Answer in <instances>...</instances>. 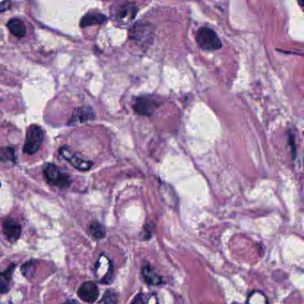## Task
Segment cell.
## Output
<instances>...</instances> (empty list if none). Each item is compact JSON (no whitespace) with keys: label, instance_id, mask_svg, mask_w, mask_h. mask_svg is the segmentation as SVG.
<instances>
[{"label":"cell","instance_id":"obj_18","mask_svg":"<svg viewBox=\"0 0 304 304\" xmlns=\"http://www.w3.org/2000/svg\"><path fill=\"white\" fill-rule=\"evenodd\" d=\"M0 160L5 162H15L14 149L11 147L0 149Z\"/></svg>","mask_w":304,"mask_h":304},{"label":"cell","instance_id":"obj_22","mask_svg":"<svg viewBox=\"0 0 304 304\" xmlns=\"http://www.w3.org/2000/svg\"><path fill=\"white\" fill-rule=\"evenodd\" d=\"M289 145H292V152H293V158H295V146H294V138L292 134L289 135Z\"/></svg>","mask_w":304,"mask_h":304},{"label":"cell","instance_id":"obj_23","mask_svg":"<svg viewBox=\"0 0 304 304\" xmlns=\"http://www.w3.org/2000/svg\"><path fill=\"white\" fill-rule=\"evenodd\" d=\"M64 304H80L79 303L78 301H76V300H68L67 301H65Z\"/></svg>","mask_w":304,"mask_h":304},{"label":"cell","instance_id":"obj_2","mask_svg":"<svg viewBox=\"0 0 304 304\" xmlns=\"http://www.w3.org/2000/svg\"><path fill=\"white\" fill-rule=\"evenodd\" d=\"M44 176L48 184L53 186H58L64 189L71 186V179L66 173H63L53 163H48L45 166Z\"/></svg>","mask_w":304,"mask_h":304},{"label":"cell","instance_id":"obj_16","mask_svg":"<svg viewBox=\"0 0 304 304\" xmlns=\"http://www.w3.org/2000/svg\"><path fill=\"white\" fill-rule=\"evenodd\" d=\"M37 260H31L25 262L24 265H22L21 271L24 277L27 278H32L35 276L36 270H37Z\"/></svg>","mask_w":304,"mask_h":304},{"label":"cell","instance_id":"obj_6","mask_svg":"<svg viewBox=\"0 0 304 304\" xmlns=\"http://www.w3.org/2000/svg\"><path fill=\"white\" fill-rule=\"evenodd\" d=\"M153 35V29L150 24L145 22L136 23L129 31V37L134 41L140 42H148L151 41Z\"/></svg>","mask_w":304,"mask_h":304},{"label":"cell","instance_id":"obj_15","mask_svg":"<svg viewBox=\"0 0 304 304\" xmlns=\"http://www.w3.org/2000/svg\"><path fill=\"white\" fill-rule=\"evenodd\" d=\"M246 304H269V300L262 292L254 290L248 295Z\"/></svg>","mask_w":304,"mask_h":304},{"label":"cell","instance_id":"obj_17","mask_svg":"<svg viewBox=\"0 0 304 304\" xmlns=\"http://www.w3.org/2000/svg\"><path fill=\"white\" fill-rule=\"evenodd\" d=\"M89 232L97 239H102L105 237V226L98 221H93L89 225Z\"/></svg>","mask_w":304,"mask_h":304},{"label":"cell","instance_id":"obj_13","mask_svg":"<svg viewBox=\"0 0 304 304\" xmlns=\"http://www.w3.org/2000/svg\"><path fill=\"white\" fill-rule=\"evenodd\" d=\"M107 20V17L105 14L99 13H90L82 17L81 21V26L82 28L88 27L96 24H104Z\"/></svg>","mask_w":304,"mask_h":304},{"label":"cell","instance_id":"obj_11","mask_svg":"<svg viewBox=\"0 0 304 304\" xmlns=\"http://www.w3.org/2000/svg\"><path fill=\"white\" fill-rule=\"evenodd\" d=\"M16 265L11 264L6 271L0 273V294H7L10 290L11 281Z\"/></svg>","mask_w":304,"mask_h":304},{"label":"cell","instance_id":"obj_14","mask_svg":"<svg viewBox=\"0 0 304 304\" xmlns=\"http://www.w3.org/2000/svg\"><path fill=\"white\" fill-rule=\"evenodd\" d=\"M143 277L145 278L146 284L150 286L159 284L162 283V277H160L156 271L153 270L152 267L148 263L145 264L142 267Z\"/></svg>","mask_w":304,"mask_h":304},{"label":"cell","instance_id":"obj_19","mask_svg":"<svg viewBox=\"0 0 304 304\" xmlns=\"http://www.w3.org/2000/svg\"><path fill=\"white\" fill-rule=\"evenodd\" d=\"M117 302V294L113 291L108 290L105 292L104 297L99 304H116Z\"/></svg>","mask_w":304,"mask_h":304},{"label":"cell","instance_id":"obj_5","mask_svg":"<svg viewBox=\"0 0 304 304\" xmlns=\"http://www.w3.org/2000/svg\"><path fill=\"white\" fill-rule=\"evenodd\" d=\"M59 156L61 158H64L65 161H67L71 166H73L75 169H79V170L87 172L88 169H91L92 166H93V162L91 161L83 159L77 154L71 152V150L66 146H63L60 148Z\"/></svg>","mask_w":304,"mask_h":304},{"label":"cell","instance_id":"obj_9","mask_svg":"<svg viewBox=\"0 0 304 304\" xmlns=\"http://www.w3.org/2000/svg\"><path fill=\"white\" fill-rule=\"evenodd\" d=\"M78 296L85 302L94 303L99 296L98 286L92 281L84 282L79 288Z\"/></svg>","mask_w":304,"mask_h":304},{"label":"cell","instance_id":"obj_12","mask_svg":"<svg viewBox=\"0 0 304 304\" xmlns=\"http://www.w3.org/2000/svg\"><path fill=\"white\" fill-rule=\"evenodd\" d=\"M7 27L9 29L11 33L17 37H24L27 32L24 22L18 18H13L8 21Z\"/></svg>","mask_w":304,"mask_h":304},{"label":"cell","instance_id":"obj_7","mask_svg":"<svg viewBox=\"0 0 304 304\" xmlns=\"http://www.w3.org/2000/svg\"><path fill=\"white\" fill-rule=\"evenodd\" d=\"M138 11L139 9L133 4L126 3L121 5L115 12L116 20L123 25L130 24L137 16Z\"/></svg>","mask_w":304,"mask_h":304},{"label":"cell","instance_id":"obj_21","mask_svg":"<svg viewBox=\"0 0 304 304\" xmlns=\"http://www.w3.org/2000/svg\"><path fill=\"white\" fill-rule=\"evenodd\" d=\"M131 304H146L145 303V300H144V296L142 294H139L135 298L134 300L132 301Z\"/></svg>","mask_w":304,"mask_h":304},{"label":"cell","instance_id":"obj_3","mask_svg":"<svg viewBox=\"0 0 304 304\" xmlns=\"http://www.w3.org/2000/svg\"><path fill=\"white\" fill-rule=\"evenodd\" d=\"M162 105V102L154 96H141L135 98L132 108L139 115L151 116L155 115Z\"/></svg>","mask_w":304,"mask_h":304},{"label":"cell","instance_id":"obj_20","mask_svg":"<svg viewBox=\"0 0 304 304\" xmlns=\"http://www.w3.org/2000/svg\"><path fill=\"white\" fill-rule=\"evenodd\" d=\"M11 7L10 1H0V13L8 10Z\"/></svg>","mask_w":304,"mask_h":304},{"label":"cell","instance_id":"obj_1","mask_svg":"<svg viewBox=\"0 0 304 304\" xmlns=\"http://www.w3.org/2000/svg\"><path fill=\"white\" fill-rule=\"evenodd\" d=\"M196 42L203 50L215 51L222 48V43L216 32L209 27L200 28L196 33Z\"/></svg>","mask_w":304,"mask_h":304},{"label":"cell","instance_id":"obj_10","mask_svg":"<svg viewBox=\"0 0 304 304\" xmlns=\"http://www.w3.org/2000/svg\"><path fill=\"white\" fill-rule=\"evenodd\" d=\"M3 232L7 240L11 243H15L20 238L22 226L16 220L7 218L3 221Z\"/></svg>","mask_w":304,"mask_h":304},{"label":"cell","instance_id":"obj_8","mask_svg":"<svg viewBox=\"0 0 304 304\" xmlns=\"http://www.w3.org/2000/svg\"><path fill=\"white\" fill-rule=\"evenodd\" d=\"M95 118V112L90 106H81V107L74 109L71 118L68 121V124L69 125H77V124L89 122Z\"/></svg>","mask_w":304,"mask_h":304},{"label":"cell","instance_id":"obj_4","mask_svg":"<svg viewBox=\"0 0 304 304\" xmlns=\"http://www.w3.org/2000/svg\"><path fill=\"white\" fill-rule=\"evenodd\" d=\"M44 139L43 130L40 126L31 125L26 132V139L24 145V152L32 156L39 151Z\"/></svg>","mask_w":304,"mask_h":304}]
</instances>
